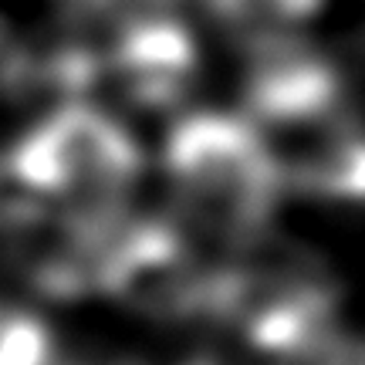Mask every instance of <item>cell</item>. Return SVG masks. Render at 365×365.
<instances>
[{
	"label": "cell",
	"mask_w": 365,
	"mask_h": 365,
	"mask_svg": "<svg viewBox=\"0 0 365 365\" xmlns=\"http://www.w3.org/2000/svg\"><path fill=\"white\" fill-rule=\"evenodd\" d=\"M44 331L27 318L0 314V365H44Z\"/></svg>",
	"instance_id": "cell-1"
}]
</instances>
